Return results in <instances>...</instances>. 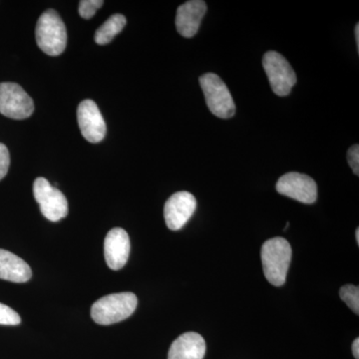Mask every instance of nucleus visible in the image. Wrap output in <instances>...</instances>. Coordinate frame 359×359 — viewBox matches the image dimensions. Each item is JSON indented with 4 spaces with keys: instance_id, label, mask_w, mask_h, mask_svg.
<instances>
[{
    "instance_id": "obj_1",
    "label": "nucleus",
    "mask_w": 359,
    "mask_h": 359,
    "mask_svg": "<svg viewBox=\"0 0 359 359\" xmlns=\"http://www.w3.org/2000/svg\"><path fill=\"white\" fill-rule=\"evenodd\" d=\"M292 257V247L285 238L276 237L264 243L262 247V263L264 276L271 285H285Z\"/></svg>"
},
{
    "instance_id": "obj_2",
    "label": "nucleus",
    "mask_w": 359,
    "mask_h": 359,
    "mask_svg": "<svg viewBox=\"0 0 359 359\" xmlns=\"http://www.w3.org/2000/svg\"><path fill=\"white\" fill-rule=\"evenodd\" d=\"M37 45L44 53L58 56L65 50L67 32L57 11L48 9L40 15L35 30Z\"/></svg>"
},
{
    "instance_id": "obj_3",
    "label": "nucleus",
    "mask_w": 359,
    "mask_h": 359,
    "mask_svg": "<svg viewBox=\"0 0 359 359\" xmlns=\"http://www.w3.org/2000/svg\"><path fill=\"white\" fill-rule=\"evenodd\" d=\"M138 299L132 292H119L106 295L94 302L91 316L96 323L110 325L126 320L133 314Z\"/></svg>"
},
{
    "instance_id": "obj_4",
    "label": "nucleus",
    "mask_w": 359,
    "mask_h": 359,
    "mask_svg": "<svg viewBox=\"0 0 359 359\" xmlns=\"http://www.w3.org/2000/svg\"><path fill=\"white\" fill-rule=\"evenodd\" d=\"M200 85L208 108L212 114L221 119H229L235 115L236 105L233 96L218 75L215 73L202 75L200 77Z\"/></svg>"
},
{
    "instance_id": "obj_5",
    "label": "nucleus",
    "mask_w": 359,
    "mask_h": 359,
    "mask_svg": "<svg viewBox=\"0 0 359 359\" xmlns=\"http://www.w3.org/2000/svg\"><path fill=\"white\" fill-rule=\"evenodd\" d=\"M264 69L276 95L287 96L297 83V75L287 59L278 52L269 51L264 55Z\"/></svg>"
},
{
    "instance_id": "obj_6",
    "label": "nucleus",
    "mask_w": 359,
    "mask_h": 359,
    "mask_svg": "<svg viewBox=\"0 0 359 359\" xmlns=\"http://www.w3.org/2000/svg\"><path fill=\"white\" fill-rule=\"evenodd\" d=\"M33 195L42 215L51 222H58L68 215V202L59 189L45 178H37L33 184Z\"/></svg>"
},
{
    "instance_id": "obj_7",
    "label": "nucleus",
    "mask_w": 359,
    "mask_h": 359,
    "mask_svg": "<svg viewBox=\"0 0 359 359\" xmlns=\"http://www.w3.org/2000/svg\"><path fill=\"white\" fill-rule=\"evenodd\" d=\"M34 112V103L20 85L13 82L0 83V113L7 118L23 120Z\"/></svg>"
},
{
    "instance_id": "obj_8",
    "label": "nucleus",
    "mask_w": 359,
    "mask_h": 359,
    "mask_svg": "<svg viewBox=\"0 0 359 359\" xmlns=\"http://www.w3.org/2000/svg\"><path fill=\"white\" fill-rule=\"evenodd\" d=\"M276 191L285 197L304 203L313 204L318 199V186L308 175L290 172L283 175L276 183Z\"/></svg>"
},
{
    "instance_id": "obj_9",
    "label": "nucleus",
    "mask_w": 359,
    "mask_h": 359,
    "mask_svg": "<svg viewBox=\"0 0 359 359\" xmlns=\"http://www.w3.org/2000/svg\"><path fill=\"white\" fill-rule=\"evenodd\" d=\"M77 120L82 136L90 143H99L105 138L107 131L105 120L93 100L87 99L79 104Z\"/></svg>"
},
{
    "instance_id": "obj_10",
    "label": "nucleus",
    "mask_w": 359,
    "mask_h": 359,
    "mask_svg": "<svg viewBox=\"0 0 359 359\" xmlns=\"http://www.w3.org/2000/svg\"><path fill=\"white\" fill-rule=\"evenodd\" d=\"M197 208V201L192 194L178 192L172 195L164 208V217L167 226L172 231L183 228L193 216Z\"/></svg>"
},
{
    "instance_id": "obj_11",
    "label": "nucleus",
    "mask_w": 359,
    "mask_h": 359,
    "mask_svg": "<svg viewBox=\"0 0 359 359\" xmlns=\"http://www.w3.org/2000/svg\"><path fill=\"white\" fill-rule=\"evenodd\" d=\"M130 238L128 233L121 228L112 229L104 242V256L106 263L113 271L121 269L129 259Z\"/></svg>"
},
{
    "instance_id": "obj_12",
    "label": "nucleus",
    "mask_w": 359,
    "mask_h": 359,
    "mask_svg": "<svg viewBox=\"0 0 359 359\" xmlns=\"http://www.w3.org/2000/svg\"><path fill=\"white\" fill-rule=\"evenodd\" d=\"M205 13L207 6L202 0H191L179 6L177 11L176 27L180 34L186 39L195 36Z\"/></svg>"
},
{
    "instance_id": "obj_13",
    "label": "nucleus",
    "mask_w": 359,
    "mask_h": 359,
    "mask_svg": "<svg viewBox=\"0 0 359 359\" xmlns=\"http://www.w3.org/2000/svg\"><path fill=\"white\" fill-rule=\"evenodd\" d=\"M205 342L197 332H185L175 340L170 347L168 359H203Z\"/></svg>"
},
{
    "instance_id": "obj_14",
    "label": "nucleus",
    "mask_w": 359,
    "mask_h": 359,
    "mask_svg": "<svg viewBox=\"0 0 359 359\" xmlns=\"http://www.w3.org/2000/svg\"><path fill=\"white\" fill-rule=\"evenodd\" d=\"M29 264L8 250L0 249V278L8 282L22 283L32 278Z\"/></svg>"
},
{
    "instance_id": "obj_15",
    "label": "nucleus",
    "mask_w": 359,
    "mask_h": 359,
    "mask_svg": "<svg viewBox=\"0 0 359 359\" xmlns=\"http://www.w3.org/2000/svg\"><path fill=\"white\" fill-rule=\"evenodd\" d=\"M126 22V18L122 14H114L111 16L96 30L95 36H94L96 43L99 45L109 43L116 35L122 32Z\"/></svg>"
},
{
    "instance_id": "obj_16",
    "label": "nucleus",
    "mask_w": 359,
    "mask_h": 359,
    "mask_svg": "<svg viewBox=\"0 0 359 359\" xmlns=\"http://www.w3.org/2000/svg\"><path fill=\"white\" fill-rule=\"evenodd\" d=\"M340 297L354 313H359V289L353 285H346L340 289Z\"/></svg>"
},
{
    "instance_id": "obj_17",
    "label": "nucleus",
    "mask_w": 359,
    "mask_h": 359,
    "mask_svg": "<svg viewBox=\"0 0 359 359\" xmlns=\"http://www.w3.org/2000/svg\"><path fill=\"white\" fill-rule=\"evenodd\" d=\"M103 4L102 0H82L79 2L78 11L82 18L90 20L95 15L96 11L101 8Z\"/></svg>"
},
{
    "instance_id": "obj_18",
    "label": "nucleus",
    "mask_w": 359,
    "mask_h": 359,
    "mask_svg": "<svg viewBox=\"0 0 359 359\" xmlns=\"http://www.w3.org/2000/svg\"><path fill=\"white\" fill-rule=\"evenodd\" d=\"M21 323L20 314L6 304H0V325H18Z\"/></svg>"
},
{
    "instance_id": "obj_19",
    "label": "nucleus",
    "mask_w": 359,
    "mask_h": 359,
    "mask_svg": "<svg viewBox=\"0 0 359 359\" xmlns=\"http://www.w3.org/2000/svg\"><path fill=\"white\" fill-rule=\"evenodd\" d=\"M11 165V156L8 149L4 144L0 143V181L6 176Z\"/></svg>"
},
{
    "instance_id": "obj_20",
    "label": "nucleus",
    "mask_w": 359,
    "mask_h": 359,
    "mask_svg": "<svg viewBox=\"0 0 359 359\" xmlns=\"http://www.w3.org/2000/svg\"><path fill=\"white\" fill-rule=\"evenodd\" d=\"M347 160H348L349 166L353 169V173L358 176L359 175V146L358 144L353 145L347 152Z\"/></svg>"
},
{
    "instance_id": "obj_21",
    "label": "nucleus",
    "mask_w": 359,
    "mask_h": 359,
    "mask_svg": "<svg viewBox=\"0 0 359 359\" xmlns=\"http://www.w3.org/2000/svg\"><path fill=\"white\" fill-rule=\"evenodd\" d=\"M353 353L354 358H355L356 359H359V339H356L353 341Z\"/></svg>"
},
{
    "instance_id": "obj_22",
    "label": "nucleus",
    "mask_w": 359,
    "mask_h": 359,
    "mask_svg": "<svg viewBox=\"0 0 359 359\" xmlns=\"http://www.w3.org/2000/svg\"><path fill=\"white\" fill-rule=\"evenodd\" d=\"M355 39H356V45H358V50L359 51V25H356L355 27Z\"/></svg>"
},
{
    "instance_id": "obj_23",
    "label": "nucleus",
    "mask_w": 359,
    "mask_h": 359,
    "mask_svg": "<svg viewBox=\"0 0 359 359\" xmlns=\"http://www.w3.org/2000/svg\"><path fill=\"white\" fill-rule=\"evenodd\" d=\"M355 235H356V242H358V244H359V229H356V231H355Z\"/></svg>"
}]
</instances>
